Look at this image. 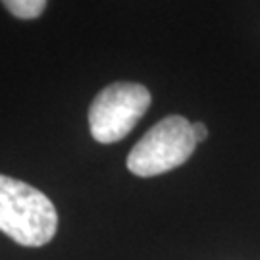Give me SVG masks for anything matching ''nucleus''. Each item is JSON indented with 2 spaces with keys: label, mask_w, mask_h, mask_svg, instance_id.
Segmentation results:
<instances>
[{
  "label": "nucleus",
  "mask_w": 260,
  "mask_h": 260,
  "mask_svg": "<svg viewBox=\"0 0 260 260\" xmlns=\"http://www.w3.org/2000/svg\"><path fill=\"white\" fill-rule=\"evenodd\" d=\"M191 127H193V137H195L197 143H203L206 139V135H208V129H206L205 123L195 121V123H191Z\"/></svg>",
  "instance_id": "5"
},
{
  "label": "nucleus",
  "mask_w": 260,
  "mask_h": 260,
  "mask_svg": "<svg viewBox=\"0 0 260 260\" xmlns=\"http://www.w3.org/2000/svg\"><path fill=\"white\" fill-rule=\"evenodd\" d=\"M150 106V93L139 83H112L94 96L89 108L91 135L99 143L121 141Z\"/></svg>",
  "instance_id": "3"
},
{
  "label": "nucleus",
  "mask_w": 260,
  "mask_h": 260,
  "mask_svg": "<svg viewBox=\"0 0 260 260\" xmlns=\"http://www.w3.org/2000/svg\"><path fill=\"white\" fill-rule=\"evenodd\" d=\"M197 147L193 127L183 116H168L152 125L131 149L127 170L139 177L166 174L185 164Z\"/></svg>",
  "instance_id": "2"
},
{
  "label": "nucleus",
  "mask_w": 260,
  "mask_h": 260,
  "mask_svg": "<svg viewBox=\"0 0 260 260\" xmlns=\"http://www.w3.org/2000/svg\"><path fill=\"white\" fill-rule=\"evenodd\" d=\"M48 0H2V4L21 19H33L43 14Z\"/></svg>",
  "instance_id": "4"
},
{
  "label": "nucleus",
  "mask_w": 260,
  "mask_h": 260,
  "mask_svg": "<svg viewBox=\"0 0 260 260\" xmlns=\"http://www.w3.org/2000/svg\"><path fill=\"white\" fill-rule=\"evenodd\" d=\"M58 212L52 201L29 183L0 174V232L23 247L54 239Z\"/></svg>",
  "instance_id": "1"
}]
</instances>
